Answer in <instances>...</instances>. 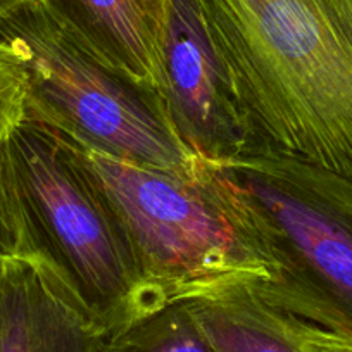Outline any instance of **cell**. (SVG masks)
Returning a JSON list of instances; mask_svg holds the SVG:
<instances>
[{"instance_id": "52a82bcc", "label": "cell", "mask_w": 352, "mask_h": 352, "mask_svg": "<svg viewBox=\"0 0 352 352\" xmlns=\"http://www.w3.org/2000/svg\"><path fill=\"white\" fill-rule=\"evenodd\" d=\"M107 338L47 254L0 261V352H97Z\"/></svg>"}, {"instance_id": "7c38bea8", "label": "cell", "mask_w": 352, "mask_h": 352, "mask_svg": "<svg viewBox=\"0 0 352 352\" xmlns=\"http://www.w3.org/2000/svg\"><path fill=\"white\" fill-rule=\"evenodd\" d=\"M28 85L25 73L0 45V147L26 118Z\"/></svg>"}, {"instance_id": "ba28073f", "label": "cell", "mask_w": 352, "mask_h": 352, "mask_svg": "<svg viewBox=\"0 0 352 352\" xmlns=\"http://www.w3.org/2000/svg\"><path fill=\"white\" fill-rule=\"evenodd\" d=\"M107 67L166 104L164 0H42ZM168 107V106H166Z\"/></svg>"}, {"instance_id": "7a4b0ae2", "label": "cell", "mask_w": 352, "mask_h": 352, "mask_svg": "<svg viewBox=\"0 0 352 352\" xmlns=\"http://www.w3.org/2000/svg\"><path fill=\"white\" fill-rule=\"evenodd\" d=\"M56 130L99 185L123 228L137 263L145 318L219 294L266 297L280 285L282 275L268 245L208 161L201 175L185 178L133 164Z\"/></svg>"}, {"instance_id": "6da1fadb", "label": "cell", "mask_w": 352, "mask_h": 352, "mask_svg": "<svg viewBox=\"0 0 352 352\" xmlns=\"http://www.w3.org/2000/svg\"><path fill=\"white\" fill-rule=\"evenodd\" d=\"M252 152L352 182V0H197Z\"/></svg>"}, {"instance_id": "8992f818", "label": "cell", "mask_w": 352, "mask_h": 352, "mask_svg": "<svg viewBox=\"0 0 352 352\" xmlns=\"http://www.w3.org/2000/svg\"><path fill=\"white\" fill-rule=\"evenodd\" d=\"M166 106L178 137L208 162L250 154L228 76L197 0H164Z\"/></svg>"}, {"instance_id": "8fae6325", "label": "cell", "mask_w": 352, "mask_h": 352, "mask_svg": "<svg viewBox=\"0 0 352 352\" xmlns=\"http://www.w3.org/2000/svg\"><path fill=\"white\" fill-rule=\"evenodd\" d=\"M38 252L4 144L0 147V261Z\"/></svg>"}, {"instance_id": "5b68a950", "label": "cell", "mask_w": 352, "mask_h": 352, "mask_svg": "<svg viewBox=\"0 0 352 352\" xmlns=\"http://www.w3.org/2000/svg\"><path fill=\"white\" fill-rule=\"evenodd\" d=\"M33 239L66 273L107 338L144 320L137 263L116 214L52 124L21 121L6 142Z\"/></svg>"}, {"instance_id": "277c9868", "label": "cell", "mask_w": 352, "mask_h": 352, "mask_svg": "<svg viewBox=\"0 0 352 352\" xmlns=\"http://www.w3.org/2000/svg\"><path fill=\"white\" fill-rule=\"evenodd\" d=\"M0 45L25 73L28 114L133 164L201 175L206 161L178 137L166 104L107 67L42 0L0 16Z\"/></svg>"}, {"instance_id": "4fadbf2b", "label": "cell", "mask_w": 352, "mask_h": 352, "mask_svg": "<svg viewBox=\"0 0 352 352\" xmlns=\"http://www.w3.org/2000/svg\"><path fill=\"white\" fill-rule=\"evenodd\" d=\"M289 320L306 352H352L351 337L333 333V331L324 330V328L292 316H289Z\"/></svg>"}, {"instance_id": "9c48e42d", "label": "cell", "mask_w": 352, "mask_h": 352, "mask_svg": "<svg viewBox=\"0 0 352 352\" xmlns=\"http://www.w3.org/2000/svg\"><path fill=\"white\" fill-rule=\"evenodd\" d=\"M214 352H306L287 314L249 292H228L184 304Z\"/></svg>"}, {"instance_id": "3957f363", "label": "cell", "mask_w": 352, "mask_h": 352, "mask_svg": "<svg viewBox=\"0 0 352 352\" xmlns=\"http://www.w3.org/2000/svg\"><path fill=\"white\" fill-rule=\"evenodd\" d=\"M211 166L278 264L261 302L352 338V182L273 152Z\"/></svg>"}, {"instance_id": "5bb4252c", "label": "cell", "mask_w": 352, "mask_h": 352, "mask_svg": "<svg viewBox=\"0 0 352 352\" xmlns=\"http://www.w3.org/2000/svg\"><path fill=\"white\" fill-rule=\"evenodd\" d=\"M25 2H30V0H0V16L8 14L9 11L19 8Z\"/></svg>"}, {"instance_id": "30bf717a", "label": "cell", "mask_w": 352, "mask_h": 352, "mask_svg": "<svg viewBox=\"0 0 352 352\" xmlns=\"http://www.w3.org/2000/svg\"><path fill=\"white\" fill-rule=\"evenodd\" d=\"M97 352H214L184 304L168 306L106 338Z\"/></svg>"}]
</instances>
